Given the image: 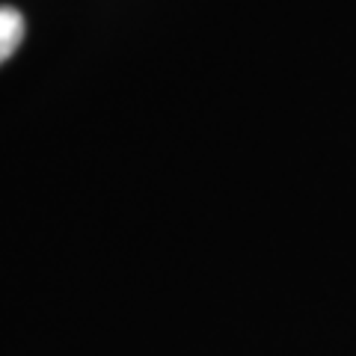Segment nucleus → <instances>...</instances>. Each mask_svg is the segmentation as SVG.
I'll use <instances>...</instances> for the list:
<instances>
[{
	"mask_svg": "<svg viewBox=\"0 0 356 356\" xmlns=\"http://www.w3.org/2000/svg\"><path fill=\"white\" fill-rule=\"evenodd\" d=\"M21 39H24V18H21V13L0 6V63L13 57Z\"/></svg>",
	"mask_w": 356,
	"mask_h": 356,
	"instance_id": "f257e3e1",
	"label": "nucleus"
}]
</instances>
